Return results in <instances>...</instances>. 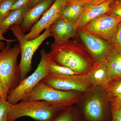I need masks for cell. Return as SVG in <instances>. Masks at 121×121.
<instances>
[{"label":"cell","instance_id":"cell-32","mask_svg":"<svg viewBox=\"0 0 121 121\" xmlns=\"http://www.w3.org/2000/svg\"><path fill=\"white\" fill-rule=\"evenodd\" d=\"M44 0H31L28 5L29 8H32Z\"/></svg>","mask_w":121,"mask_h":121},{"label":"cell","instance_id":"cell-19","mask_svg":"<svg viewBox=\"0 0 121 121\" xmlns=\"http://www.w3.org/2000/svg\"><path fill=\"white\" fill-rule=\"evenodd\" d=\"M52 121H83L78 110L70 106L60 111Z\"/></svg>","mask_w":121,"mask_h":121},{"label":"cell","instance_id":"cell-25","mask_svg":"<svg viewBox=\"0 0 121 121\" xmlns=\"http://www.w3.org/2000/svg\"><path fill=\"white\" fill-rule=\"evenodd\" d=\"M12 104L7 100L0 98V121H6L9 109Z\"/></svg>","mask_w":121,"mask_h":121},{"label":"cell","instance_id":"cell-31","mask_svg":"<svg viewBox=\"0 0 121 121\" xmlns=\"http://www.w3.org/2000/svg\"><path fill=\"white\" fill-rule=\"evenodd\" d=\"M109 0H89L87 1V4H90L96 5L107 1Z\"/></svg>","mask_w":121,"mask_h":121},{"label":"cell","instance_id":"cell-33","mask_svg":"<svg viewBox=\"0 0 121 121\" xmlns=\"http://www.w3.org/2000/svg\"><path fill=\"white\" fill-rule=\"evenodd\" d=\"M110 100H113V101H114V102H116L117 103L121 105V93L116 96L114 98L111 99L110 101Z\"/></svg>","mask_w":121,"mask_h":121},{"label":"cell","instance_id":"cell-3","mask_svg":"<svg viewBox=\"0 0 121 121\" xmlns=\"http://www.w3.org/2000/svg\"><path fill=\"white\" fill-rule=\"evenodd\" d=\"M60 112L44 101L22 100L11 105L6 121H15L24 117L38 121H52Z\"/></svg>","mask_w":121,"mask_h":121},{"label":"cell","instance_id":"cell-5","mask_svg":"<svg viewBox=\"0 0 121 121\" xmlns=\"http://www.w3.org/2000/svg\"><path fill=\"white\" fill-rule=\"evenodd\" d=\"M9 29L17 39L20 48L21 58L19 65L21 80H22L26 78L31 70L32 61L35 52L43 41L48 37L52 36V35L50 28H48L37 38L27 40L25 39L24 33L21 29L20 24L13 25Z\"/></svg>","mask_w":121,"mask_h":121},{"label":"cell","instance_id":"cell-10","mask_svg":"<svg viewBox=\"0 0 121 121\" xmlns=\"http://www.w3.org/2000/svg\"><path fill=\"white\" fill-rule=\"evenodd\" d=\"M78 32L84 46L95 62L105 61L111 53L115 49L108 40L80 30H78Z\"/></svg>","mask_w":121,"mask_h":121},{"label":"cell","instance_id":"cell-21","mask_svg":"<svg viewBox=\"0 0 121 121\" xmlns=\"http://www.w3.org/2000/svg\"><path fill=\"white\" fill-rule=\"evenodd\" d=\"M107 95L109 101L121 93V78L111 81L106 88Z\"/></svg>","mask_w":121,"mask_h":121},{"label":"cell","instance_id":"cell-27","mask_svg":"<svg viewBox=\"0 0 121 121\" xmlns=\"http://www.w3.org/2000/svg\"><path fill=\"white\" fill-rule=\"evenodd\" d=\"M30 1L31 0H17L12 6L11 11L19 9L28 5Z\"/></svg>","mask_w":121,"mask_h":121},{"label":"cell","instance_id":"cell-15","mask_svg":"<svg viewBox=\"0 0 121 121\" xmlns=\"http://www.w3.org/2000/svg\"><path fill=\"white\" fill-rule=\"evenodd\" d=\"M87 74L93 86L106 89L110 82L106 60L100 62H95Z\"/></svg>","mask_w":121,"mask_h":121},{"label":"cell","instance_id":"cell-2","mask_svg":"<svg viewBox=\"0 0 121 121\" xmlns=\"http://www.w3.org/2000/svg\"><path fill=\"white\" fill-rule=\"evenodd\" d=\"M78 110L83 121H111L110 107L105 88L95 86Z\"/></svg>","mask_w":121,"mask_h":121},{"label":"cell","instance_id":"cell-13","mask_svg":"<svg viewBox=\"0 0 121 121\" xmlns=\"http://www.w3.org/2000/svg\"><path fill=\"white\" fill-rule=\"evenodd\" d=\"M50 29L55 43L67 41L78 35L75 23L60 17L50 26Z\"/></svg>","mask_w":121,"mask_h":121},{"label":"cell","instance_id":"cell-16","mask_svg":"<svg viewBox=\"0 0 121 121\" xmlns=\"http://www.w3.org/2000/svg\"><path fill=\"white\" fill-rule=\"evenodd\" d=\"M29 9L28 5H27L19 9L12 10L8 17L3 21L0 22L1 33L3 35L11 26L20 24Z\"/></svg>","mask_w":121,"mask_h":121},{"label":"cell","instance_id":"cell-30","mask_svg":"<svg viewBox=\"0 0 121 121\" xmlns=\"http://www.w3.org/2000/svg\"><path fill=\"white\" fill-rule=\"evenodd\" d=\"M89 0H67L68 4H74L80 3H87Z\"/></svg>","mask_w":121,"mask_h":121},{"label":"cell","instance_id":"cell-14","mask_svg":"<svg viewBox=\"0 0 121 121\" xmlns=\"http://www.w3.org/2000/svg\"><path fill=\"white\" fill-rule=\"evenodd\" d=\"M55 0H44L32 8H29L26 12L20 28L25 33L31 30L49 8Z\"/></svg>","mask_w":121,"mask_h":121},{"label":"cell","instance_id":"cell-11","mask_svg":"<svg viewBox=\"0 0 121 121\" xmlns=\"http://www.w3.org/2000/svg\"><path fill=\"white\" fill-rule=\"evenodd\" d=\"M67 4V0H55L51 7L33 26L30 32L25 35V39L27 40L35 39L40 35L43 30L50 28L59 17L61 11Z\"/></svg>","mask_w":121,"mask_h":121},{"label":"cell","instance_id":"cell-18","mask_svg":"<svg viewBox=\"0 0 121 121\" xmlns=\"http://www.w3.org/2000/svg\"><path fill=\"white\" fill-rule=\"evenodd\" d=\"M86 3L66 5L61 11L59 17L75 24Z\"/></svg>","mask_w":121,"mask_h":121},{"label":"cell","instance_id":"cell-20","mask_svg":"<svg viewBox=\"0 0 121 121\" xmlns=\"http://www.w3.org/2000/svg\"><path fill=\"white\" fill-rule=\"evenodd\" d=\"M48 69L50 73L57 75L67 76L80 75L75 72L69 68L59 65L49 60L48 61Z\"/></svg>","mask_w":121,"mask_h":121},{"label":"cell","instance_id":"cell-35","mask_svg":"<svg viewBox=\"0 0 121 121\" xmlns=\"http://www.w3.org/2000/svg\"></svg>","mask_w":121,"mask_h":121},{"label":"cell","instance_id":"cell-1","mask_svg":"<svg viewBox=\"0 0 121 121\" xmlns=\"http://www.w3.org/2000/svg\"><path fill=\"white\" fill-rule=\"evenodd\" d=\"M48 59L80 74H87L95 62L84 45L68 40L51 44Z\"/></svg>","mask_w":121,"mask_h":121},{"label":"cell","instance_id":"cell-34","mask_svg":"<svg viewBox=\"0 0 121 121\" xmlns=\"http://www.w3.org/2000/svg\"><path fill=\"white\" fill-rule=\"evenodd\" d=\"M2 0H0V2Z\"/></svg>","mask_w":121,"mask_h":121},{"label":"cell","instance_id":"cell-6","mask_svg":"<svg viewBox=\"0 0 121 121\" xmlns=\"http://www.w3.org/2000/svg\"><path fill=\"white\" fill-rule=\"evenodd\" d=\"M7 43L0 52V79L9 93L17 86L21 81L20 73L17 59L20 53L19 45Z\"/></svg>","mask_w":121,"mask_h":121},{"label":"cell","instance_id":"cell-8","mask_svg":"<svg viewBox=\"0 0 121 121\" xmlns=\"http://www.w3.org/2000/svg\"><path fill=\"white\" fill-rule=\"evenodd\" d=\"M41 81L48 86L61 91L86 92L93 87L87 74L62 76L50 73Z\"/></svg>","mask_w":121,"mask_h":121},{"label":"cell","instance_id":"cell-29","mask_svg":"<svg viewBox=\"0 0 121 121\" xmlns=\"http://www.w3.org/2000/svg\"><path fill=\"white\" fill-rule=\"evenodd\" d=\"M2 40L6 41L7 43H8V42L12 43V42L16 41L17 40L15 39H6L3 36V35L0 32V50L1 51L3 50L4 48V47H5V43L2 42Z\"/></svg>","mask_w":121,"mask_h":121},{"label":"cell","instance_id":"cell-9","mask_svg":"<svg viewBox=\"0 0 121 121\" xmlns=\"http://www.w3.org/2000/svg\"><path fill=\"white\" fill-rule=\"evenodd\" d=\"M121 21V18L108 13L92 20L79 30L110 41Z\"/></svg>","mask_w":121,"mask_h":121},{"label":"cell","instance_id":"cell-7","mask_svg":"<svg viewBox=\"0 0 121 121\" xmlns=\"http://www.w3.org/2000/svg\"><path fill=\"white\" fill-rule=\"evenodd\" d=\"M41 59L37 67L31 75L20 82L15 88L9 91L7 100L11 104L26 100L33 89L47 75L50 74L48 69V53L44 49L41 50Z\"/></svg>","mask_w":121,"mask_h":121},{"label":"cell","instance_id":"cell-4","mask_svg":"<svg viewBox=\"0 0 121 121\" xmlns=\"http://www.w3.org/2000/svg\"><path fill=\"white\" fill-rule=\"evenodd\" d=\"M81 93L57 90L48 86L41 81L33 89L25 100L44 101L61 111L78 101Z\"/></svg>","mask_w":121,"mask_h":121},{"label":"cell","instance_id":"cell-12","mask_svg":"<svg viewBox=\"0 0 121 121\" xmlns=\"http://www.w3.org/2000/svg\"><path fill=\"white\" fill-rule=\"evenodd\" d=\"M114 0H109L99 4L86 3L75 24L78 31L89 22L101 15L109 12L111 4Z\"/></svg>","mask_w":121,"mask_h":121},{"label":"cell","instance_id":"cell-28","mask_svg":"<svg viewBox=\"0 0 121 121\" xmlns=\"http://www.w3.org/2000/svg\"><path fill=\"white\" fill-rule=\"evenodd\" d=\"M9 92L1 80L0 79V98L7 99Z\"/></svg>","mask_w":121,"mask_h":121},{"label":"cell","instance_id":"cell-24","mask_svg":"<svg viewBox=\"0 0 121 121\" xmlns=\"http://www.w3.org/2000/svg\"><path fill=\"white\" fill-rule=\"evenodd\" d=\"M110 42L115 50L121 51V21L118 24L115 33Z\"/></svg>","mask_w":121,"mask_h":121},{"label":"cell","instance_id":"cell-22","mask_svg":"<svg viewBox=\"0 0 121 121\" xmlns=\"http://www.w3.org/2000/svg\"><path fill=\"white\" fill-rule=\"evenodd\" d=\"M17 0H2L0 2V22L3 21L9 15L11 9Z\"/></svg>","mask_w":121,"mask_h":121},{"label":"cell","instance_id":"cell-17","mask_svg":"<svg viewBox=\"0 0 121 121\" xmlns=\"http://www.w3.org/2000/svg\"><path fill=\"white\" fill-rule=\"evenodd\" d=\"M110 82L121 78V51L115 49L106 60Z\"/></svg>","mask_w":121,"mask_h":121},{"label":"cell","instance_id":"cell-26","mask_svg":"<svg viewBox=\"0 0 121 121\" xmlns=\"http://www.w3.org/2000/svg\"><path fill=\"white\" fill-rule=\"evenodd\" d=\"M110 13L116 15L121 19V1L120 0H114L110 5Z\"/></svg>","mask_w":121,"mask_h":121},{"label":"cell","instance_id":"cell-23","mask_svg":"<svg viewBox=\"0 0 121 121\" xmlns=\"http://www.w3.org/2000/svg\"><path fill=\"white\" fill-rule=\"evenodd\" d=\"M111 121H121V105L113 100L110 101Z\"/></svg>","mask_w":121,"mask_h":121}]
</instances>
